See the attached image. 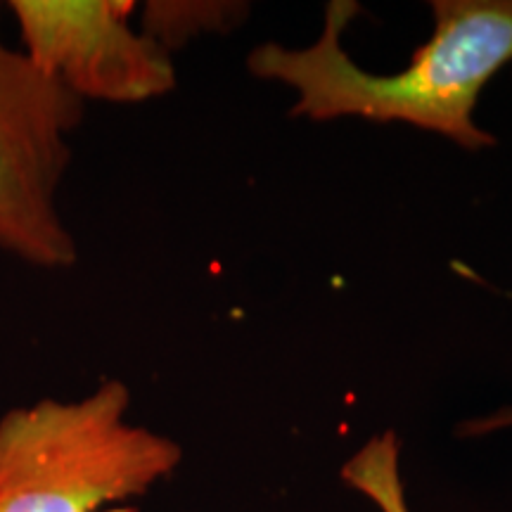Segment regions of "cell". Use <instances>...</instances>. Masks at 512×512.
Listing matches in <instances>:
<instances>
[{"instance_id":"6da1fadb","label":"cell","mask_w":512,"mask_h":512,"mask_svg":"<svg viewBox=\"0 0 512 512\" xmlns=\"http://www.w3.org/2000/svg\"><path fill=\"white\" fill-rule=\"evenodd\" d=\"M432 8L434 34L399 74L363 72L344 53L342 31L358 12L351 0H332L323 36L311 48L266 43L249 55V72L297 88L294 117L403 121L467 150L494 147L496 138L472 112L491 76L512 62V0H434Z\"/></svg>"},{"instance_id":"7a4b0ae2","label":"cell","mask_w":512,"mask_h":512,"mask_svg":"<svg viewBox=\"0 0 512 512\" xmlns=\"http://www.w3.org/2000/svg\"><path fill=\"white\" fill-rule=\"evenodd\" d=\"M131 392L102 382L79 401L41 399L0 418V512H100L174 475V439L126 420Z\"/></svg>"},{"instance_id":"277c9868","label":"cell","mask_w":512,"mask_h":512,"mask_svg":"<svg viewBox=\"0 0 512 512\" xmlns=\"http://www.w3.org/2000/svg\"><path fill=\"white\" fill-rule=\"evenodd\" d=\"M5 8L24 57L83 105H136L176 88L169 50L128 24L131 0H10Z\"/></svg>"},{"instance_id":"5b68a950","label":"cell","mask_w":512,"mask_h":512,"mask_svg":"<svg viewBox=\"0 0 512 512\" xmlns=\"http://www.w3.org/2000/svg\"><path fill=\"white\" fill-rule=\"evenodd\" d=\"M508 427H512V406L501 408V411L486 415V418L465 422L458 432L463 434V437H479V434L508 430Z\"/></svg>"},{"instance_id":"3957f363","label":"cell","mask_w":512,"mask_h":512,"mask_svg":"<svg viewBox=\"0 0 512 512\" xmlns=\"http://www.w3.org/2000/svg\"><path fill=\"white\" fill-rule=\"evenodd\" d=\"M81 119L83 102L0 31V256L38 271H62L79 259L60 190Z\"/></svg>"}]
</instances>
